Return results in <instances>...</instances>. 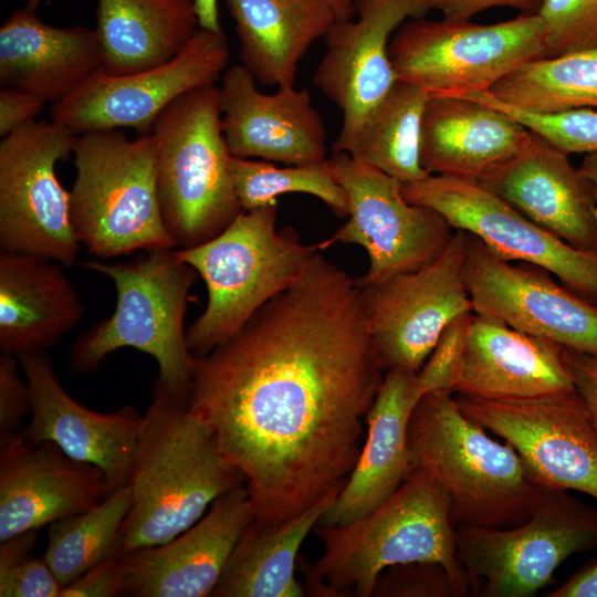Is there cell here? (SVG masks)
I'll use <instances>...</instances> for the list:
<instances>
[{
    "label": "cell",
    "instance_id": "obj_1",
    "mask_svg": "<svg viewBox=\"0 0 597 597\" xmlns=\"http://www.w3.org/2000/svg\"><path fill=\"white\" fill-rule=\"evenodd\" d=\"M384 375L357 281L317 253L237 334L195 356L187 407L243 474L254 519L276 525L341 492Z\"/></svg>",
    "mask_w": 597,
    "mask_h": 597
},
{
    "label": "cell",
    "instance_id": "obj_2",
    "mask_svg": "<svg viewBox=\"0 0 597 597\" xmlns=\"http://www.w3.org/2000/svg\"><path fill=\"white\" fill-rule=\"evenodd\" d=\"M243 484L187 400L156 378L127 484L132 504L121 530L122 554L175 538Z\"/></svg>",
    "mask_w": 597,
    "mask_h": 597
},
{
    "label": "cell",
    "instance_id": "obj_3",
    "mask_svg": "<svg viewBox=\"0 0 597 597\" xmlns=\"http://www.w3.org/2000/svg\"><path fill=\"white\" fill-rule=\"evenodd\" d=\"M324 553L304 567L315 593L370 597L379 575L412 562L440 564L454 597L471 594L458 557L450 501L446 490L422 469H413L380 505L350 523L315 530Z\"/></svg>",
    "mask_w": 597,
    "mask_h": 597
},
{
    "label": "cell",
    "instance_id": "obj_4",
    "mask_svg": "<svg viewBox=\"0 0 597 597\" xmlns=\"http://www.w3.org/2000/svg\"><path fill=\"white\" fill-rule=\"evenodd\" d=\"M408 449L412 468L446 490L454 527L521 524L547 486L510 443L467 417L448 390L418 400L408 422Z\"/></svg>",
    "mask_w": 597,
    "mask_h": 597
},
{
    "label": "cell",
    "instance_id": "obj_5",
    "mask_svg": "<svg viewBox=\"0 0 597 597\" xmlns=\"http://www.w3.org/2000/svg\"><path fill=\"white\" fill-rule=\"evenodd\" d=\"M277 202L242 211L222 232L177 256L207 290L203 312L187 328L193 356H205L237 334L271 298L289 289L321 249L292 227L276 229Z\"/></svg>",
    "mask_w": 597,
    "mask_h": 597
},
{
    "label": "cell",
    "instance_id": "obj_6",
    "mask_svg": "<svg viewBox=\"0 0 597 597\" xmlns=\"http://www.w3.org/2000/svg\"><path fill=\"white\" fill-rule=\"evenodd\" d=\"M81 266L106 275L116 290L113 314L84 332L73 344L69 365L74 373L96 371L107 355L124 347L150 355L157 378L188 401L195 356L187 345L185 314L198 273L176 249L144 251L128 262L87 260Z\"/></svg>",
    "mask_w": 597,
    "mask_h": 597
},
{
    "label": "cell",
    "instance_id": "obj_7",
    "mask_svg": "<svg viewBox=\"0 0 597 597\" xmlns=\"http://www.w3.org/2000/svg\"><path fill=\"white\" fill-rule=\"evenodd\" d=\"M71 221L88 253L111 259L135 251L176 249L161 214L156 140L123 129L75 137Z\"/></svg>",
    "mask_w": 597,
    "mask_h": 597
},
{
    "label": "cell",
    "instance_id": "obj_8",
    "mask_svg": "<svg viewBox=\"0 0 597 597\" xmlns=\"http://www.w3.org/2000/svg\"><path fill=\"white\" fill-rule=\"evenodd\" d=\"M150 133L169 234L179 249L214 238L243 211L231 179L217 83L176 98L156 118Z\"/></svg>",
    "mask_w": 597,
    "mask_h": 597
},
{
    "label": "cell",
    "instance_id": "obj_9",
    "mask_svg": "<svg viewBox=\"0 0 597 597\" xmlns=\"http://www.w3.org/2000/svg\"><path fill=\"white\" fill-rule=\"evenodd\" d=\"M397 81L429 96L490 92L525 62L546 56V31L537 13L492 24L442 18L408 19L389 42Z\"/></svg>",
    "mask_w": 597,
    "mask_h": 597
},
{
    "label": "cell",
    "instance_id": "obj_10",
    "mask_svg": "<svg viewBox=\"0 0 597 597\" xmlns=\"http://www.w3.org/2000/svg\"><path fill=\"white\" fill-rule=\"evenodd\" d=\"M454 540L473 595L531 597L553 582L570 555L597 546V509L567 490L546 486L525 522L457 526Z\"/></svg>",
    "mask_w": 597,
    "mask_h": 597
},
{
    "label": "cell",
    "instance_id": "obj_11",
    "mask_svg": "<svg viewBox=\"0 0 597 597\" xmlns=\"http://www.w3.org/2000/svg\"><path fill=\"white\" fill-rule=\"evenodd\" d=\"M75 135L62 125L34 121L0 143V248L63 265L76 263L70 191L56 164L73 151Z\"/></svg>",
    "mask_w": 597,
    "mask_h": 597
},
{
    "label": "cell",
    "instance_id": "obj_12",
    "mask_svg": "<svg viewBox=\"0 0 597 597\" xmlns=\"http://www.w3.org/2000/svg\"><path fill=\"white\" fill-rule=\"evenodd\" d=\"M468 233L457 229L442 253L412 272L359 284L370 345L384 373L419 371L444 327L473 312L464 283Z\"/></svg>",
    "mask_w": 597,
    "mask_h": 597
},
{
    "label": "cell",
    "instance_id": "obj_13",
    "mask_svg": "<svg viewBox=\"0 0 597 597\" xmlns=\"http://www.w3.org/2000/svg\"><path fill=\"white\" fill-rule=\"evenodd\" d=\"M325 165L347 192L349 211L348 220L320 245L364 248L369 266L359 284L419 270L447 248L454 229L436 210L407 201L399 180L346 153L332 151Z\"/></svg>",
    "mask_w": 597,
    "mask_h": 597
},
{
    "label": "cell",
    "instance_id": "obj_14",
    "mask_svg": "<svg viewBox=\"0 0 597 597\" xmlns=\"http://www.w3.org/2000/svg\"><path fill=\"white\" fill-rule=\"evenodd\" d=\"M402 193L410 203L439 212L454 230L476 237L498 256L541 268L597 304V252L566 243L479 180L428 175L402 185Z\"/></svg>",
    "mask_w": 597,
    "mask_h": 597
},
{
    "label": "cell",
    "instance_id": "obj_15",
    "mask_svg": "<svg viewBox=\"0 0 597 597\" xmlns=\"http://www.w3.org/2000/svg\"><path fill=\"white\" fill-rule=\"evenodd\" d=\"M229 56L222 31L199 28L179 54L160 65L126 75L103 70L95 73L69 97L52 105L51 119L75 136L123 128L148 134L176 98L217 83Z\"/></svg>",
    "mask_w": 597,
    "mask_h": 597
},
{
    "label": "cell",
    "instance_id": "obj_16",
    "mask_svg": "<svg viewBox=\"0 0 597 597\" xmlns=\"http://www.w3.org/2000/svg\"><path fill=\"white\" fill-rule=\"evenodd\" d=\"M454 398L467 417L510 443L543 484L597 500V426L577 389L532 399Z\"/></svg>",
    "mask_w": 597,
    "mask_h": 597
},
{
    "label": "cell",
    "instance_id": "obj_17",
    "mask_svg": "<svg viewBox=\"0 0 597 597\" xmlns=\"http://www.w3.org/2000/svg\"><path fill=\"white\" fill-rule=\"evenodd\" d=\"M463 276L474 313L567 349L597 353V304L555 283L547 271L513 264L468 233Z\"/></svg>",
    "mask_w": 597,
    "mask_h": 597
},
{
    "label": "cell",
    "instance_id": "obj_18",
    "mask_svg": "<svg viewBox=\"0 0 597 597\" xmlns=\"http://www.w3.org/2000/svg\"><path fill=\"white\" fill-rule=\"evenodd\" d=\"M355 18L336 20L324 36L326 52L313 84L343 113L332 148L346 142L397 82L390 35L406 20L423 18L429 0H354Z\"/></svg>",
    "mask_w": 597,
    "mask_h": 597
},
{
    "label": "cell",
    "instance_id": "obj_19",
    "mask_svg": "<svg viewBox=\"0 0 597 597\" xmlns=\"http://www.w3.org/2000/svg\"><path fill=\"white\" fill-rule=\"evenodd\" d=\"M31 396V419L21 431L31 444L52 442L74 460L101 469L111 492L128 484L143 416L133 406L97 412L73 399L45 352L18 356Z\"/></svg>",
    "mask_w": 597,
    "mask_h": 597
},
{
    "label": "cell",
    "instance_id": "obj_20",
    "mask_svg": "<svg viewBox=\"0 0 597 597\" xmlns=\"http://www.w3.org/2000/svg\"><path fill=\"white\" fill-rule=\"evenodd\" d=\"M253 519L243 484L218 498L198 522L175 538L122 554L124 596H211Z\"/></svg>",
    "mask_w": 597,
    "mask_h": 597
},
{
    "label": "cell",
    "instance_id": "obj_21",
    "mask_svg": "<svg viewBox=\"0 0 597 597\" xmlns=\"http://www.w3.org/2000/svg\"><path fill=\"white\" fill-rule=\"evenodd\" d=\"M111 492L97 467L21 432L0 439V542L85 512Z\"/></svg>",
    "mask_w": 597,
    "mask_h": 597
},
{
    "label": "cell",
    "instance_id": "obj_22",
    "mask_svg": "<svg viewBox=\"0 0 597 597\" xmlns=\"http://www.w3.org/2000/svg\"><path fill=\"white\" fill-rule=\"evenodd\" d=\"M219 101L231 156L285 165L325 161L327 134L307 88L265 94L243 65H232L220 78Z\"/></svg>",
    "mask_w": 597,
    "mask_h": 597
},
{
    "label": "cell",
    "instance_id": "obj_23",
    "mask_svg": "<svg viewBox=\"0 0 597 597\" xmlns=\"http://www.w3.org/2000/svg\"><path fill=\"white\" fill-rule=\"evenodd\" d=\"M564 349L473 312L453 394L515 400L574 391Z\"/></svg>",
    "mask_w": 597,
    "mask_h": 597
},
{
    "label": "cell",
    "instance_id": "obj_24",
    "mask_svg": "<svg viewBox=\"0 0 597 597\" xmlns=\"http://www.w3.org/2000/svg\"><path fill=\"white\" fill-rule=\"evenodd\" d=\"M480 182L572 247L597 252L594 184L572 165L567 154L538 135L534 134L523 153Z\"/></svg>",
    "mask_w": 597,
    "mask_h": 597
},
{
    "label": "cell",
    "instance_id": "obj_25",
    "mask_svg": "<svg viewBox=\"0 0 597 597\" xmlns=\"http://www.w3.org/2000/svg\"><path fill=\"white\" fill-rule=\"evenodd\" d=\"M422 395L416 371L385 373L366 415L368 430L357 463L317 525H343L365 516L406 480L413 470L408 449V422Z\"/></svg>",
    "mask_w": 597,
    "mask_h": 597
},
{
    "label": "cell",
    "instance_id": "obj_26",
    "mask_svg": "<svg viewBox=\"0 0 597 597\" xmlns=\"http://www.w3.org/2000/svg\"><path fill=\"white\" fill-rule=\"evenodd\" d=\"M505 112L459 96H429L421 119L420 164L430 175L483 180L532 143Z\"/></svg>",
    "mask_w": 597,
    "mask_h": 597
},
{
    "label": "cell",
    "instance_id": "obj_27",
    "mask_svg": "<svg viewBox=\"0 0 597 597\" xmlns=\"http://www.w3.org/2000/svg\"><path fill=\"white\" fill-rule=\"evenodd\" d=\"M96 30L53 27L30 8L17 9L0 27V84L52 105L103 70Z\"/></svg>",
    "mask_w": 597,
    "mask_h": 597
},
{
    "label": "cell",
    "instance_id": "obj_28",
    "mask_svg": "<svg viewBox=\"0 0 597 597\" xmlns=\"http://www.w3.org/2000/svg\"><path fill=\"white\" fill-rule=\"evenodd\" d=\"M84 305L61 263L0 251V349L45 352L82 318Z\"/></svg>",
    "mask_w": 597,
    "mask_h": 597
},
{
    "label": "cell",
    "instance_id": "obj_29",
    "mask_svg": "<svg viewBox=\"0 0 597 597\" xmlns=\"http://www.w3.org/2000/svg\"><path fill=\"white\" fill-rule=\"evenodd\" d=\"M239 56L264 86H294L300 61L336 21L323 0H226Z\"/></svg>",
    "mask_w": 597,
    "mask_h": 597
},
{
    "label": "cell",
    "instance_id": "obj_30",
    "mask_svg": "<svg viewBox=\"0 0 597 597\" xmlns=\"http://www.w3.org/2000/svg\"><path fill=\"white\" fill-rule=\"evenodd\" d=\"M103 71L126 75L179 54L199 29L193 0H97Z\"/></svg>",
    "mask_w": 597,
    "mask_h": 597
},
{
    "label": "cell",
    "instance_id": "obj_31",
    "mask_svg": "<svg viewBox=\"0 0 597 597\" xmlns=\"http://www.w3.org/2000/svg\"><path fill=\"white\" fill-rule=\"evenodd\" d=\"M338 493L276 525L255 519L243 531L211 597H302L295 577L298 551Z\"/></svg>",
    "mask_w": 597,
    "mask_h": 597
},
{
    "label": "cell",
    "instance_id": "obj_32",
    "mask_svg": "<svg viewBox=\"0 0 597 597\" xmlns=\"http://www.w3.org/2000/svg\"><path fill=\"white\" fill-rule=\"evenodd\" d=\"M428 93L397 81L368 112L350 137L333 153H346L402 185L428 175L420 164L421 119Z\"/></svg>",
    "mask_w": 597,
    "mask_h": 597
},
{
    "label": "cell",
    "instance_id": "obj_33",
    "mask_svg": "<svg viewBox=\"0 0 597 597\" xmlns=\"http://www.w3.org/2000/svg\"><path fill=\"white\" fill-rule=\"evenodd\" d=\"M489 93L511 107L533 114L597 108V46L525 62Z\"/></svg>",
    "mask_w": 597,
    "mask_h": 597
},
{
    "label": "cell",
    "instance_id": "obj_34",
    "mask_svg": "<svg viewBox=\"0 0 597 597\" xmlns=\"http://www.w3.org/2000/svg\"><path fill=\"white\" fill-rule=\"evenodd\" d=\"M128 485L94 507L51 523L42 557L64 586L102 562L122 555L121 530L130 509Z\"/></svg>",
    "mask_w": 597,
    "mask_h": 597
},
{
    "label": "cell",
    "instance_id": "obj_35",
    "mask_svg": "<svg viewBox=\"0 0 597 597\" xmlns=\"http://www.w3.org/2000/svg\"><path fill=\"white\" fill-rule=\"evenodd\" d=\"M230 172L243 211L277 202L280 195L298 192L317 197L339 217L348 216L347 192L332 177L325 161L276 167L231 156Z\"/></svg>",
    "mask_w": 597,
    "mask_h": 597
},
{
    "label": "cell",
    "instance_id": "obj_36",
    "mask_svg": "<svg viewBox=\"0 0 597 597\" xmlns=\"http://www.w3.org/2000/svg\"><path fill=\"white\" fill-rule=\"evenodd\" d=\"M460 97L472 98L505 112L532 133L567 155L597 151V111L593 108H579L557 114H533L511 107L494 98L489 92Z\"/></svg>",
    "mask_w": 597,
    "mask_h": 597
},
{
    "label": "cell",
    "instance_id": "obj_37",
    "mask_svg": "<svg viewBox=\"0 0 597 597\" xmlns=\"http://www.w3.org/2000/svg\"><path fill=\"white\" fill-rule=\"evenodd\" d=\"M36 538L38 531H29L0 542L1 597H61L63 585L32 553Z\"/></svg>",
    "mask_w": 597,
    "mask_h": 597
},
{
    "label": "cell",
    "instance_id": "obj_38",
    "mask_svg": "<svg viewBox=\"0 0 597 597\" xmlns=\"http://www.w3.org/2000/svg\"><path fill=\"white\" fill-rule=\"evenodd\" d=\"M537 14L546 31V56L597 46V0H543Z\"/></svg>",
    "mask_w": 597,
    "mask_h": 597
},
{
    "label": "cell",
    "instance_id": "obj_39",
    "mask_svg": "<svg viewBox=\"0 0 597 597\" xmlns=\"http://www.w3.org/2000/svg\"><path fill=\"white\" fill-rule=\"evenodd\" d=\"M472 313L457 316L444 327L431 354L417 371L425 394L439 390L453 392Z\"/></svg>",
    "mask_w": 597,
    "mask_h": 597
},
{
    "label": "cell",
    "instance_id": "obj_40",
    "mask_svg": "<svg viewBox=\"0 0 597 597\" xmlns=\"http://www.w3.org/2000/svg\"><path fill=\"white\" fill-rule=\"evenodd\" d=\"M374 595L454 597L447 570L440 564L430 562H412L386 568L377 579Z\"/></svg>",
    "mask_w": 597,
    "mask_h": 597
},
{
    "label": "cell",
    "instance_id": "obj_41",
    "mask_svg": "<svg viewBox=\"0 0 597 597\" xmlns=\"http://www.w3.org/2000/svg\"><path fill=\"white\" fill-rule=\"evenodd\" d=\"M18 359L0 355V439L17 433L22 419L31 413L30 389L19 375Z\"/></svg>",
    "mask_w": 597,
    "mask_h": 597
},
{
    "label": "cell",
    "instance_id": "obj_42",
    "mask_svg": "<svg viewBox=\"0 0 597 597\" xmlns=\"http://www.w3.org/2000/svg\"><path fill=\"white\" fill-rule=\"evenodd\" d=\"M124 596V568L119 556L111 557L63 587L61 597Z\"/></svg>",
    "mask_w": 597,
    "mask_h": 597
},
{
    "label": "cell",
    "instance_id": "obj_43",
    "mask_svg": "<svg viewBox=\"0 0 597 597\" xmlns=\"http://www.w3.org/2000/svg\"><path fill=\"white\" fill-rule=\"evenodd\" d=\"M40 98L14 88L0 90V135L4 137L36 121L44 107Z\"/></svg>",
    "mask_w": 597,
    "mask_h": 597
},
{
    "label": "cell",
    "instance_id": "obj_44",
    "mask_svg": "<svg viewBox=\"0 0 597 597\" xmlns=\"http://www.w3.org/2000/svg\"><path fill=\"white\" fill-rule=\"evenodd\" d=\"M543 0H429L431 10H439L448 20H471L484 10L507 7L523 11V13H537Z\"/></svg>",
    "mask_w": 597,
    "mask_h": 597
},
{
    "label": "cell",
    "instance_id": "obj_45",
    "mask_svg": "<svg viewBox=\"0 0 597 597\" xmlns=\"http://www.w3.org/2000/svg\"><path fill=\"white\" fill-rule=\"evenodd\" d=\"M575 387L587 405L597 426V353L564 349Z\"/></svg>",
    "mask_w": 597,
    "mask_h": 597
},
{
    "label": "cell",
    "instance_id": "obj_46",
    "mask_svg": "<svg viewBox=\"0 0 597 597\" xmlns=\"http://www.w3.org/2000/svg\"><path fill=\"white\" fill-rule=\"evenodd\" d=\"M548 597H597V561L585 565Z\"/></svg>",
    "mask_w": 597,
    "mask_h": 597
},
{
    "label": "cell",
    "instance_id": "obj_47",
    "mask_svg": "<svg viewBox=\"0 0 597 597\" xmlns=\"http://www.w3.org/2000/svg\"><path fill=\"white\" fill-rule=\"evenodd\" d=\"M199 28L209 31H222L219 19L218 0H193Z\"/></svg>",
    "mask_w": 597,
    "mask_h": 597
},
{
    "label": "cell",
    "instance_id": "obj_48",
    "mask_svg": "<svg viewBox=\"0 0 597 597\" xmlns=\"http://www.w3.org/2000/svg\"><path fill=\"white\" fill-rule=\"evenodd\" d=\"M333 11L336 20L355 18L354 0H323Z\"/></svg>",
    "mask_w": 597,
    "mask_h": 597
},
{
    "label": "cell",
    "instance_id": "obj_49",
    "mask_svg": "<svg viewBox=\"0 0 597 597\" xmlns=\"http://www.w3.org/2000/svg\"><path fill=\"white\" fill-rule=\"evenodd\" d=\"M579 168L594 184L596 199H597V151L587 154L584 157ZM596 217H597V208H596Z\"/></svg>",
    "mask_w": 597,
    "mask_h": 597
},
{
    "label": "cell",
    "instance_id": "obj_50",
    "mask_svg": "<svg viewBox=\"0 0 597 597\" xmlns=\"http://www.w3.org/2000/svg\"><path fill=\"white\" fill-rule=\"evenodd\" d=\"M15 1H25L28 8L35 10L44 0H15Z\"/></svg>",
    "mask_w": 597,
    "mask_h": 597
}]
</instances>
